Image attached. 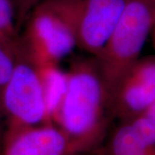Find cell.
Here are the masks:
<instances>
[{"mask_svg":"<svg viewBox=\"0 0 155 155\" xmlns=\"http://www.w3.org/2000/svg\"><path fill=\"white\" fill-rule=\"evenodd\" d=\"M67 74V93L54 124L80 155L103 142L113 116L112 100L93 57L74 61Z\"/></svg>","mask_w":155,"mask_h":155,"instance_id":"cell-1","label":"cell"},{"mask_svg":"<svg viewBox=\"0 0 155 155\" xmlns=\"http://www.w3.org/2000/svg\"><path fill=\"white\" fill-rule=\"evenodd\" d=\"M154 18V3L127 0L105 44L93 57L112 101L117 87L140 58Z\"/></svg>","mask_w":155,"mask_h":155,"instance_id":"cell-2","label":"cell"},{"mask_svg":"<svg viewBox=\"0 0 155 155\" xmlns=\"http://www.w3.org/2000/svg\"><path fill=\"white\" fill-rule=\"evenodd\" d=\"M72 27L77 47L96 56L122 15L127 0H48Z\"/></svg>","mask_w":155,"mask_h":155,"instance_id":"cell-3","label":"cell"},{"mask_svg":"<svg viewBox=\"0 0 155 155\" xmlns=\"http://www.w3.org/2000/svg\"><path fill=\"white\" fill-rule=\"evenodd\" d=\"M8 116L7 127L50 123L36 67L22 44L9 81L0 95Z\"/></svg>","mask_w":155,"mask_h":155,"instance_id":"cell-4","label":"cell"},{"mask_svg":"<svg viewBox=\"0 0 155 155\" xmlns=\"http://www.w3.org/2000/svg\"><path fill=\"white\" fill-rule=\"evenodd\" d=\"M22 47L34 63H57L77 47L75 34L48 0L28 16Z\"/></svg>","mask_w":155,"mask_h":155,"instance_id":"cell-5","label":"cell"},{"mask_svg":"<svg viewBox=\"0 0 155 155\" xmlns=\"http://www.w3.org/2000/svg\"><path fill=\"white\" fill-rule=\"evenodd\" d=\"M0 155H76L61 129L53 123L7 127Z\"/></svg>","mask_w":155,"mask_h":155,"instance_id":"cell-6","label":"cell"},{"mask_svg":"<svg viewBox=\"0 0 155 155\" xmlns=\"http://www.w3.org/2000/svg\"><path fill=\"white\" fill-rule=\"evenodd\" d=\"M154 100V87L128 72L114 94L112 114L126 122L144 114Z\"/></svg>","mask_w":155,"mask_h":155,"instance_id":"cell-7","label":"cell"},{"mask_svg":"<svg viewBox=\"0 0 155 155\" xmlns=\"http://www.w3.org/2000/svg\"><path fill=\"white\" fill-rule=\"evenodd\" d=\"M34 63V62H33ZM41 81L50 123L54 124L68 85L67 71L57 63H34Z\"/></svg>","mask_w":155,"mask_h":155,"instance_id":"cell-8","label":"cell"},{"mask_svg":"<svg viewBox=\"0 0 155 155\" xmlns=\"http://www.w3.org/2000/svg\"><path fill=\"white\" fill-rule=\"evenodd\" d=\"M110 155H155V149L147 144L128 122H123L112 135Z\"/></svg>","mask_w":155,"mask_h":155,"instance_id":"cell-9","label":"cell"},{"mask_svg":"<svg viewBox=\"0 0 155 155\" xmlns=\"http://www.w3.org/2000/svg\"><path fill=\"white\" fill-rule=\"evenodd\" d=\"M17 19L13 0H0V44L17 51L20 43L17 37Z\"/></svg>","mask_w":155,"mask_h":155,"instance_id":"cell-10","label":"cell"},{"mask_svg":"<svg viewBox=\"0 0 155 155\" xmlns=\"http://www.w3.org/2000/svg\"><path fill=\"white\" fill-rule=\"evenodd\" d=\"M126 122L130 123L134 131L147 144L155 149V122L151 117L141 114Z\"/></svg>","mask_w":155,"mask_h":155,"instance_id":"cell-11","label":"cell"},{"mask_svg":"<svg viewBox=\"0 0 155 155\" xmlns=\"http://www.w3.org/2000/svg\"><path fill=\"white\" fill-rule=\"evenodd\" d=\"M19 48L14 51L0 44V95L15 68Z\"/></svg>","mask_w":155,"mask_h":155,"instance_id":"cell-12","label":"cell"},{"mask_svg":"<svg viewBox=\"0 0 155 155\" xmlns=\"http://www.w3.org/2000/svg\"><path fill=\"white\" fill-rule=\"evenodd\" d=\"M15 11H16V19L17 25H21L25 19L30 15L33 10L41 3L43 0H13Z\"/></svg>","mask_w":155,"mask_h":155,"instance_id":"cell-13","label":"cell"},{"mask_svg":"<svg viewBox=\"0 0 155 155\" xmlns=\"http://www.w3.org/2000/svg\"><path fill=\"white\" fill-rule=\"evenodd\" d=\"M144 114L147 115V116H149V117H151V118L155 122V100L154 102L151 104V106H150L149 108L147 110V111L145 112Z\"/></svg>","mask_w":155,"mask_h":155,"instance_id":"cell-14","label":"cell"},{"mask_svg":"<svg viewBox=\"0 0 155 155\" xmlns=\"http://www.w3.org/2000/svg\"><path fill=\"white\" fill-rule=\"evenodd\" d=\"M151 37H152V41H153V48L155 49V18L154 22H153V28H152V31H151Z\"/></svg>","mask_w":155,"mask_h":155,"instance_id":"cell-15","label":"cell"},{"mask_svg":"<svg viewBox=\"0 0 155 155\" xmlns=\"http://www.w3.org/2000/svg\"><path fill=\"white\" fill-rule=\"evenodd\" d=\"M148 1H151V2H153V3H154L155 4V0H148Z\"/></svg>","mask_w":155,"mask_h":155,"instance_id":"cell-16","label":"cell"}]
</instances>
